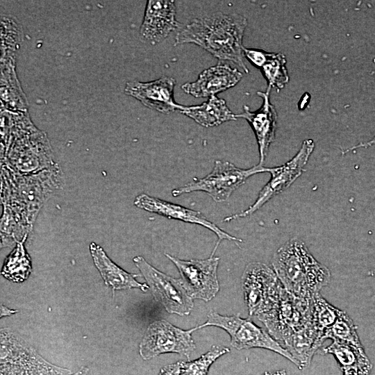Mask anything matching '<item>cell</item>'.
Instances as JSON below:
<instances>
[{
	"label": "cell",
	"instance_id": "1",
	"mask_svg": "<svg viewBox=\"0 0 375 375\" xmlns=\"http://www.w3.org/2000/svg\"><path fill=\"white\" fill-rule=\"evenodd\" d=\"M247 26V19L240 15L215 12L188 24L177 33L175 45L195 44L219 60L237 64L248 73L242 45Z\"/></svg>",
	"mask_w": 375,
	"mask_h": 375
},
{
	"label": "cell",
	"instance_id": "2",
	"mask_svg": "<svg viewBox=\"0 0 375 375\" xmlns=\"http://www.w3.org/2000/svg\"><path fill=\"white\" fill-rule=\"evenodd\" d=\"M272 265L284 289L301 299L312 300L331 281L329 269L319 262L297 238L274 253Z\"/></svg>",
	"mask_w": 375,
	"mask_h": 375
},
{
	"label": "cell",
	"instance_id": "3",
	"mask_svg": "<svg viewBox=\"0 0 375 375\" xmlns=\"http://www.w3.org/2000/svg\"><path fill=\"white\" fill-rule=\"evenodd\" d=\"M270 167L258 164L249 169H241L228 161L216 160L211 172L201 178H194L188 183L172 190L173 197L196 191L207 193L215 202L226 201L232 193L251 176L269 172Z\"/></svg>",
	"mask_w": 375,
	"mask_h": 375
},
{
	"label": "cell",
	"instance_id": "4",
	"mask_svg": "<svg viewBox=\"0 0 375 375\" xmlns=\"http://www.w3.org/2000/svg\"><path fill=\"white\" fill-rule=\"evenodd\" d=\"M214 326L226 331L231 337L233 347L241 350L251 348L269 349L288 359L296 365L289 351L281 346L267 331L257 326L249 318H242L240 315H222L210 310L207 321L198 328Z\"/></svg>",
	"mask_w": 375,
	"mask_h": 375
},
{
	"label": "cell",
	"instance_id": "5",
	"mask_svg": "<svg viewBox=\"0 0 375 375\" xmlns=\"http://www.w3.org/2000/svg\"><path fill=\"white\" fill-rule=\"evenodd\" d=\"M312 301L295 297L283 287L274 306L257 317L275 340L283 342L292 333L312 321Z\"/></svg>",
	"mask_w": 375,
	"mask_h": 375
},
{
	"label": "cell",
	"instance_id": "6",
	"mask_svg": "<svg viewBox=\"0 0 375 375\" xmlns=\"http://www.w3.org/2000/svg\"><path fill=\"white\" fill-rule=\"evenodd\" d=\"M244 301L250 316L271 310L277 302L283 285L273 269L260 262L249 263L242 276Z\"/></svg>",
	"mask_w": 375,
	"mask_h": 375
},
{
	"label": "cell",
	"instance_id": "7",
	"mask_svg": "<svg viewBox=\"0 0 375 375\" xmlns=\"http://www.w3.org/2000/svg\"><path fill=\"white\" fill-rule=\"evenodd\" d=\"M198 326L189 330L178 328L165 319L156 320L147 327L139 345V353L147 360L160 354L176 353L190 358L196 349L192 333Z\"/></svg>",
	"mask_w": 375,
	"mask_h": 375
},
{
	"label": "cell",
	"instance_id": "8",
	"mask_svg": "<svg viewBox=\"0 0 375 375\" xmlns=\"http://www.w3.org/2000/svg\"><path fill=\"white\" fill-rule=\"evenodd\" d=\"M314 148L313 140H306L292 159L281 166L270 167L269 173L271 178L259 192L255 202L245 210L224 218V222H231L252 215L273 197L288 189L305 171L304 167Z\"/></svg>",
	"mask_w": 375,
	"mask_h": 375
},
{
	"label": "cell",
	"instance_id": "9",
	"mask_svg": "<svg viewBox=\"0 0 375 375\" xmlns=\"http://www.w3.org/2000/svg\"><path fill=\"white\" fill-rule=\"evenodd\" d=\"M140 271L155 300L167 312L181 316L188 315L194 306L192 299L185 291L181 278H174L159 271L140 256L133 259Z\"/></svg>",
	"mask_w": 375,
	"mask_h": 375
},
{
	"label": "cell",
	"instance_id": "10",
	"mask_svg": "<svg viewBox=\"0 0 375 375\" xmlns=\"http://www.w3.org/2000/svg\"><path fill=\"white\" fill-rule=\"evenodd\" d=\"M165 256L177 267L183 288L192 299L209 301L216 296L219 290L217 278L219 257L185 260L169 253Z\"/></svg>",
	"mask_w": 375,
	"mask_h": 375
},
{
	"label": "cell",
	"instance_id": "11",
	"mask_svg": "<svg viewBox=\"0 0 375 375\" xmlns=\"http://www.w3.org/2000/svg\"><path fill=\"white\" fill-rule=\"evenodd\" d=\"M133 203L137 208L146 211L158 214L167 219L198 224L215 233L218 238V242L211 256H213V253L219 242L223 240L234 241L237 243L242 242V239L233 236L218 227L215 223L209 220L199 211L162 200L147 194H140L138 195L135 197Z\"/></svg>",
	"mask_w": 375,
	"mask_h": 375
},
{
	"label": "cell",
	"instance_id": "12",
	"mask_svg": "<svg viewBox=\"0 0 375 375\" xmlns=\"http://www.w3.org/2000/svg\"><path fill=\"white\" fill-rule=\"evenodd\" d=\"M174 78L161 77L149 82L130 81L126 83L125 94L140 101L144 106L162 113L181 110L184 106L174 100Z\"/></svg>",
	"mask_w": 375,
	"mask_h": 375
},
{
	"label": "cell",
	"instance_id": "13",
	"mask_svg": "<svg viewBox=\"0 0 375 375\" xmlns=\"http://www.w3.org/2000/svg\"><path fill=\"white\" fill-rule=\"evenodd\" d=\"M181 26L176 19L174 1H148L140 35L142 41L156 44Z\"/></svg>",
	"mask_w": 375,
	"mask_h": 375
},
{
	"label": "cell",
	"instance_id": "14",
	"mask_svg": "<svg viewBox=\"0 0 375 375\" xmlns=\"http://www.w3.org/2000/svg\"><path fill=\"white\" fill-rule=\"evenodd\" d=\"M269 92L267 90L266 92H258V95L263 100L258 110L251 112L248 106H244L243 112L235 115L236 118H244L251 125L258 145L259 164L262 165L267 157L269 146L274 140L276 129L277 113L269 101Z\"/></svg>",
	"mask_w": 375,
	"mask_h": 375
},
{
	"label": "cell",
	"instance_id": "15",
	"mask_svg": "<svg viewBox=\"0 0 375 375\" xmlns=\"http://www.w3.org/2000/svg\"><path fill=\"white\" fill-rule=\"evenodd\" d=\"M242 74L228 65L218 64L203 71L194 82L182 85L183 90L194 97H211L235 85Z\"/></svg>",
	"mask_w": 375,
	"mask_h": 375
},
{
	"label": "cell",
	"instance_id": "16",
	"mask_svg": "<svg viewBox=\"0 0 375 375\" xmlns=\"http://www.w3.org/2000/svg\"><path fill=\"white\" fill-rule=\"evenodd\" d=\"M94 264L101 274L105 284L111 287L112 291L138 288L147 291V284L139 283L135 278L139 274H131L115 263L106 254L103 249L92 242L89 246Z\"/></svg>",
	"mask_w": 375,
	"mask_h": 375
},
{
	"label": "cell",
	"instance_id": "17",
	"mask_svg": "<svg viewBox=\"0 0 375 375\" xmlns=\"http://www.w3.org/2000/svg\"><path fill=\"white\" fill-rule=\"evenodd\" d=\"M324 342L323 333L312 321L292 333L283 343L294 359L296 366L302 369L310 364L313 356Z\"/></svg>",
	"mask_w": 375,
	"mask_h": 375
},
{
	"label": "cell",
	"instance_id": "18",
	"mask_svg": "<svg viewBox=\"0 0 375 375\" xmlns=\"http://www.w3.org/2000/svg\"><path fill=\"white\" fill-rule=\"evenodd\" d=\"M244 56L252 65L260 69L267 81V90L270 91L272 88H283L289 81L283 54L244 47Z\"/></svg>",
	"mask_w": 375,
	"mask_h": 375
},
{
	"label": "cell",
	"instance_id": "19",
	"mask_svg": "<svg viewBox=\"0 0 375 375\" xmlns=\"http://www.w3.org/2000/svg\"><path fill=\"white\" fill-rule=\"evenodd\" d=\"M180 112L205 127L218 126L237 119L226 101L216 96L210 97L199 106H184Z\"/></svg>",
	"mask_w": 375,
	"mask_h": 375
},
{
	"label": "cell",
	"instance_id": "20",
	"mask_svg": "<svg viewBox=\"0 0 375 375\" xmlns=\"http://www.w3.org/2000/svg\"><path fill=\"white\" fill-rule=\"evenodd\" d=\"M322 352L333 355L342 371L372 366L363 347L333 340L330 345L322 349Z\"/></svg>",
	"mask_w": 375,
	"mask_h": 375
},
{
	"label": "cell",
	"instance_id": "21",
	"mask_svg": "<svg viewBox=\"0 0 375 375\" xmlns=\"http://www.w3.org/2000/svg\"><path fill=\"white\" fill-rule=\"evenodd\" d=\"M31 272V258L26 252L23 241L18 242L6 258L1 274L13 282H22Z\"/></svg>",
	"mask_w": 375,
	"mask_h": 375
},
{
	"label": "cell",
	"instance_id": "22",
	"mask_svg": "<svg viewBox=\"0 0 375 375\" xmlns=\"http://www.w3.org/2000/svg\"><path fill=\"white\" fill-rule=\"evenodd\" d=\"M324 340L331 339L335 341L349 343L362 347L357 333L356 326L349 315L342 311L335 322L324 331Z\"/></svg>",
	"mask_w": 375,
	"mask_h": 375
},
{
	"label": "cell",
	"instance_id": "23",
	"mask_svg": "<svg viewBox=\"0 0 375 375\" xmlns=\"http://www.w3.org/2000/svg\"><path fill=\"white\" fill-rule=\"evenodd\" d=\"M312 303V322L324 334V331L335 322L343 310L328 303L320 293L313 297Z\"/></svg>",
	"mask_w": 375,
	"mask_h": 375
},
{
	"label": "cell",
	"instance_id": "24",
	"mask_svg": "<svg viewBox=\"0 0 375 375\" xmlns=\"http://www.w3.org/2000/svg\"><path fill=\"white\" fill-rule=\"evenodd\" d=\"M230 349L223 346H212L199 358L188 362H181V375H208L211 365Z\"/></svg>",
	"mask_w": 375,
	"mask_h": 375
},
{
	"label": "cell",
	"instance_id": "25",
	"mask_svg": "<svg viewBox=\"0 0 375 375\" xmlns=\"http://www.w3.org/2000/svg\"><path fill=\"white\" fill-rule=\"evenodd\" d=\"M158 375H181V361L162 367Z\"/></svg>",
	"mask_w": 375,
	"mask_h": 375
},
{
	"label": "cell",
	"instance_id": "26",
	"mask_svg": "<svg viewBox=\"0 0 375 375\" xmlns=\"http://www.w3.org/2000/svg\"><path fill=\"white\" fill-rule=\"evenodd\" d=\"M372 366L361 367V368H353L342 371V375H369Z\"/></svg>",
	"mask_w": 375,
	"mask_h": 375
},
{
	"label": "cell",
	"instance_id": "27",
	"mask_svg": "<svg viewBox=\"0 0 375 375\" xmlns=\"http://www.w3.org/2000/svg\"><path fill=\"white\" fill-rule=\"evenodd\" d=\"M374 144H375V136L372 139H371L370 140H369L367 142H361V143H359V144H358L356 145H354L353 147H351L347 148L346 149L342 150V154L344 155V154L347 153L349 151L356 150V149H359V148H367V147H371L372 145H373Z\"/></svg>",
	"mask_w": 375,
	"mask_h": 375
},
{
	"label": "cell",
	"instance_id": "28",
	"mask_svg": "<svg viewBox=\"0 0 375 375\" xmlns=\"http://www.w3.org/2000/svg\"><path fill=\"white\" fill-rule=\"evenodd\" d=\"M17 312V310H12L3 305H1V317L5 316H10L12 314H15Z\"/></svg>",
	"mask_w": 375,
	"mask_h": 375
},
{
	"label": "cell",
	"instance_id": "29",
	"mask_svg": "<svg viewBox=\"0 0 375 375\" xmlns=\"http://www.w3.org/2000/svg\"><path fill=\"white\" fill-rule=\"evenodd\" d=\"M262 375H287L286 371L285 369L278 370L273 372H266Z\"/></svg>",
	"mask_w": 375,
	"mask_h": 375
},
{
	"label": "cell",
	"instance_id": "30",
	"mask_svg": "<svg viewBox=\"0 0 375 375\" xmlns=\"http://www.w3.org/2000/svg\"><path fill=\"white\" fill-rule=\"evenodd\" d=\"M88 373V368L85 367H81L78 372L71 375H87Z\"/></svg>",
	"mask_w": 375,
	"mask_h": 375
}]
</instances>
